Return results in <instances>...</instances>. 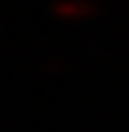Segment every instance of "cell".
<instances>
[{
    "mask_svg": "<svg viewBox=\"0 0 129 132\" xmlns=\"http://www.w3.org/2000/svg\"><path fill=\"white\" fill-rule=\"evenodd\" d=\"M98 7L91 4V0H56L52 4V14L56 18H63V21H84V18H91Z\"/></svg>",
    "mask_w": 129,
    "mask_h": 132,
    "instance_id": "cell-1",
    "label": "cell"
}]
</instances>
